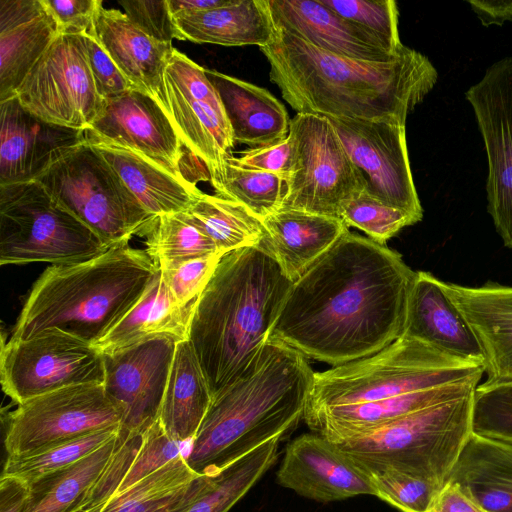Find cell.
I'll return each instance as SVG.
<instances>
[{
	"label": "cell",
	"instance_id": "cell-1",
	"mask_svg": "<svg viewBox=\"0 0 512 512\" xmlns=\"http://www.w3.org/2000/svg\"><path fill=\"white\" fill-rule=\"evenodd\" d=\"M416 273L348 230L293 282L267 340L332 366L371 356L402 335Z\"/></svg>",
	"mask_w": 512,
	"mask_h": 512
},
{
	"label": "cell",
	"instance_id": "cell-2",
	"mask_svg": "<svg viewBox=\"0 0 512 512\" xmlns=\"http://www.w3.org/2000/svg\"><path fill=\"white\" fill-rule=\"evenodd\" d=\"M274 28L260 50L270 64L271 82L297 113L405 124L437 81L429 59L406 46L393 60L362 61Z\"/></svg>",
	"mask_w": 512,
	"mask_h": 512
},
{
	"label": "cell",
	"instance_id": "cell-3",
	"mask_svg": "<svg viewBox=\"0 0 512 512\" xmlns=\"http://www.w3.org/2000/svg\"><path fill=\"white\" fill-rule=\"evenodd\" d=\"M292 284L263 244L222 256L194 306L188 338L212 397L258 355Z\"/></svg>",
	"mask_w": 512,
	"mask_h": 512
},
{
	"label": "cell",
	"instance_id": "cell-4",
	"mask_svg": "<svg viewBox=\"0 0 512 512\" xmlns=\"http://www.w3.org/2000/svg\"><path fill=\"white\" fill-rule=\"evenodd\" d=\"M314 372L307 358L279 341L267 340L232 383L212 397L184 455L199 475H211L274 439L303 419Z\"/></svg>",
	"mask_w": 512,
	"mask_h": 512
},
{
	"label": "cell",
	"instance_id": "cell-5",
	"mask_svg": "<svg viewBox=\"0 0 512 512\" xmlns=\"http://www.w3.org/2000/svg\"><path fill=\"white\" fill-rule=\"evenodd\" d=\"M157 271L146 250L128 242L89 260L51 265L34 282L9 339L59 329L94 345L137 303Z\"/></svg>",
	"mask_w": 512,
	"mask_h": 512
},
{
	"label": "cell",
	"instance_id": "cell-6",
	"mask_svg": "<svg viewBox=\"0 0 512 512\" xmlns=\"http://www.w3.org/2000/svg\"><path fill=\"white\" fill-rule=\"evenodd\" d=\"M483 366L453 358L420 340L401 335L377 353L314 372L305 411L373 402L481 379Z\"/></svg>",
	"mask_w": 512,
	"mask_h": 512
},
{
	"label": "cell",
	"instance_id": "cell-7",
	"mask_svg": "<svg viewBox=\"0 0 512 512\" xmlns=\"http://www.w3.org/2000/svg\"><path fill=\"white\" fill-rule=\"evenodd\" d=\"M473 394L402 416L336 444L363 469H394L446 485L472 435Z\"/></svg>",
	"mask_w": 512,
	"mask_h": 512
},
{
	"label": "cell",
	"instance_id": "cell-8",
	"mask_svg": "<svg viewBox=\"0 0 512 512\" xmlns=\"http://www.w3.org/2000/svg\"><path fill=\"white\" fill-rule=\"evenodd\" d=\"M36 181L108 247L146 235L156 218L85 138L66 149Z\"/></svg>",
	"mask_w": 512,
	"mask_h": 512
},
{
	"label": "cell",
	"instance_id": "cell-9",
	"mask_svg": "<svg viewBox=\"0 0 512 512\" xmlns=\"http://www.w3.org/2000/svg\"><path fill=\"white\" fill-rule=\"evenodd\" d=\"M109 247L36 180L0 185V264L89 260Z\"/></svg>",
	"mask_w": 512,
	"mask_h": 512
},
{
	"label": "cell",
	"instance_id": "cell-10",
	"mask_svg": "<svg viewBox=\"0 0 512 512\" xmlns=\"http://www.w3.org/2000/svg\"><path fill=\"white\" fill-rule=\"evenodd\" d=\"M292 163L280 210L340 219L343 206L366 189L330 120L296 113L290 120Z\"/></svg>",
	"mask_w": 512,
	"mask_h": 512
},
{
	"label": "cell",
	"instance_id": "cell-11",
	"mask_svg": "<svg viewBox=\"0 0 512 512\" xmlns=\"http://www.w3.org/2000/svg\"><path fill=\"white\" fill-rule=\"evenodd\" d=\"M121 409L103 384L64 387L31 398L9 413L7 456H26L93 432L120 427Z\"/></svg>",
	"mask_w": 512,
	"mask_h": 512
},
{
	"label": "cell",
	"instance_id": "cell-12",
	"mask_svg": "<svg viewBox=\"0 0 512 512\" xmlns=\"http://www.w3.org/2000/svg\"><path fill=\"white\" fill-rule=\"evenodd\" d=\"M0 378L17 405L64 387L104 381L103 355L91 344L59 329L25 340H2Z\"/></svg>",
	"mask_w": 512,
	"mask_h": 512
},
{
	"label": "cell",
	"instance_id": "cell-13",
	"mask_svg": "<svg viewBox=\"0 0 512 512\" xmlns=\"http://www.w3.org/2000/svg\"><path fill=\"white\" fill-rule=\"evenodd\" d=\"M15 97L37 117L86 131L101 112L82 34L60 33L26 76Z\"/></svg>",
	"mask_w": 512,
	"mask_h": 512
},
{
	"label": "cell",
	"instance_id": "cell-14",
	"mask_svg": "<svg viewBox=\"0 0 512 512\" xmlns=\"http://www.w3.org/2000/svg\"><path fill=\"white\" fill-rule=\"evenodd\" d=\"M163 95L183 145L204 164L210 178L236 144L205 68L174 48L163 74Z\"/></svg>",
	"mask_w": 512,
	"mask_h": 512
},
{
	"label": "cell",
	"instance_id": "cell-15",
	"mask_svg": "<svg viewBox=\"0 0 512 512\" xmlns=\"http://www.w3.org/2000/svg\"><path fill=\"white\" fill-rule=\"evenodd\" d=\"M366 182L365 192L418 222L423 209L414 185L405 124L386 120L328 118Z\"/></svg>",
	"mask_w": 512,
	"mask_h": 512
},
{
	"label": "cell",
	"instance_id": "cell-16",
	"mask_svg": "<svg viewBox=\"0 0 512 512\" xmlns=\"http://www.w3.org/2000/svg\"><path fill=\"white\" fill-rule=\"evenodd\" d=\"M466 98L488 157V212L504 245L512 249V57L488 68Z\"/></svg>",
	"mask_w": 512,
	"mask_h": 512
},
{
	"label": "cell",
	"instance_id": "cell-17",
	"mask_svg": "<svg viewBox=\"0 0 512 512\" xmlns=\"http://www.w3.org/2000/svg\"><path fill=\"white\" fill-rule=\"evenodd\" d=\"M176 344L156 338L103 355V386L122 411L121 430L143 434L158 421Z\"/></svg>",
	"mask_w": 512,
	"mask_h": 512
},
{
	"label": "cell",
	"instance_id": "cell-18",
	"mask_svg": "<svg viewBox=\"0 0 512 512\" xmlns=\"http://www.w3.org/2000/svg\"><path fill=\"white\" fill-rule=\"evenodd\" d=\"M276 479L280 486L320 503L376 497L368 473L335 443L313 432L287 445Z\"/></svg>",
	"mask_w": 512,
	"mask_h": 512
},
{
	"label": "cell",
	"instance_id": "cell-19",
	"mask_svg": "<svg viewBox=\"0 0 512 512\" xmlns=\"http://www.w3.org/2000/svg\"><path fill=\"white\" fill-rule=\"evenodd\" d=\"M85 132L139 152L152 162L184 177L182 141L165 108L151 95L132 89L104 101L103 108Z\"/></svg>",
	"mask_w": 512,
	"mask_h": 512
},
{
	"label": "cell",
	"instance_id": "cell-20",
	"mask_svg": "<svg viewBox=\"0 0 512 512\" xmlns=\"http://www.w3.org/2000/svg\"><path fill=\"white\" fill-rule=\"evenodd\" d=\"M0 185L36 180L85 131L49 123L14 96L0 102Z\"/></svg>",
	"mask_w": 512,
	"mask_h": 512
},
{
	"label": "cell",
	"instance_id": "cell-21",
	"mask_svg": "<svg viewBox=\"0 0 512 512\" xmlns=\"http://www.w3.org/2000/svg\"><path fill=\"white\" fill-rule=\"evenodd\" d=\"M266 5L274 27L338 56L387 62L404 49L391 53L368 31L343 18L320 0H266Z\"/></svg>",
	"mask_w": 512,
	"mask_h": 512
},
{
	"label": "cell",
	"instance_id": "cell-22",
	"mask_svg": "<svg viewBox=\"0 0 512 512\" xmlns=\"http://www.w3.org/2000/svg\"><path fill=\"white\" fill-rule=\"evenodd\" d=\"M402 335L485 369V356L475 334L446 295L442 281L428 272L416 273Z\"/></svg>",
	"mask_w": 512,
	"mask_h": 512
},
{
	"label": "cell",
	"instance_id": "cell-23",
	"mask_svg": "<svg viewBox=\"0 0 512 512\" xmlns=\"http://www.w3.org/2000/svg\"><path fill=\"white\" fill-rule=\"evenodd\" d=\"M480 380L471 379L373 402L305 411L303 420L311 432L341 444L402 416L473 394Z\"/></svg>",
	"mask_w": 512,
	"mask_h": 512
},
{
	"label": "cell",
	"instance_id": "cell-24",
	"mask_svg": "<svg viewBox=\"0 0 512 512\" xmlns=\"http://www.w3.org/2000/svg\"><path fill=\"white\" fill-rule=\"evenodd\" d=\"M442 287L475 334L485 356V383L512 380V287L488 282Z\"/></svg>",
	"mask_w": 512,
	"mask_h": 512
},
{
	"label": "cell",
	"instance_id": "cell-25",
	"mask_svg": "<svg viewBox=\"0 0 512 512\" xmlns=\"http://www.w3.org/2000/svg\"><path fill=\"white\" fill-rule=\"evenodd\" d=\"M59 34L43 0H0V102L15 96Z\"/></svg>",
	"mask_w": 512,
	"mask_h": 512
},
{
	"label": "cell",
	"instance_id": "cell-26",
	"mask_svg": "<svg viewBox=\"0 0 512 512\" xmlns=\"http://www.w3.org/2000/svg\"><path fill=\"white\" fill-rule=\"evenodd\" d=\"M88 33L128 81L164 107L163 74L174 50L172 44L148 36L124 12L103 5L97 10Z\"/></svg>",
	"mask_w": 512,
	"mask_h": 512
},
{
	"label": "cell",
	"instance_id": "cell-27",
	"mask_svg": "<svg viewBox=\"0 0 512 512\" xmlns=\"http://www.w3.org/2000/svg\"><path fill=\"white\" fill-rule=\"evenodd\" d=\"M84 133L150 215L187 211L203 194L195 182L170 173L139 152Z\"/></svg>",
	"mask_w": 512,
	"mask_h": 512
},
{
	"label": "cell",
	"instance_id": "cell-28",
	"mask_svg": "<svg viewBox=\"0 0 512 512\" xmlns=\"http://www.w3.org/2000/svg\"><path fill=\"white\" fill-rule=\"evenodd\" d=\"M205 72L219 94L235 144L256 149L288 137L291 119L268 90L216 70Z\"/></svg>",
	"mask_w": 512,
	"mask_h": 512
},
{
	"label": "cell",
	"instance_id": "cell-29",
	"mask_svg": "<svg viewBox=\"0 0 512 512\" xmlns=\"http://www.w3.org/2000/svg\"><path fill=\"white\" fill-rule=\"evenodd\" d=\"M262 222L266 231L262 244L292 282L349 230L339 218L298 210H279Z\"/></svg>",
	"mask_w": 512,
	"mask_h": 512
},
{
	"label": "cell",
	"instance_id": "cell-30",
	"mask_svg": "<svg viewBox=\"0 0 512 512\" xmlns=\"http://www.w3.org/2000/svg\"><path fill=\"white\" fill-rule=\"evenodd\" d=\"M195 304L178 305L158 270L137 303L93 346L112 355L156 338L188 340Z\"/></svg>",
	"mask_w": 512,
	"mask_h": 512
},
{
	"label": "cell",
	"instance_id": "cell-31",
	"mask_svg": "<svg viewBox=\"0 0 512 512\" xmlns=\"http://www.w3.org/2000/svg\"><path fill=\"white\" fill-rule=\"evenodd\" d=\"M178 40L222 46L267 45L274 35L266 0H232L211 10L172 16Z\"/></svg>",
	"mask_w": 512,
	"mask_h": 512
},
{
	"label": "cell",
	"instance_id": "cell-32",
	"mask_svg": "<svg viewBox=\"0 0 512 512\" xmlns=\"http://www.w3.org/2000/svg\"><path fill=\"white\" fill-rule=\"evenodd\" d=\"M448 482L489 512H512V444L472 433Z\"/></svg>",
	"mask_w": 512,
	"mask_h": 512
},
{
	"label": "cell",
	"instance_id": "cell-33",
	"mask_svg": "<svg viewBox=\"0 0 512 512\" xmlns=\"http://www.w3.org/2000/svg\"><path fill=\"white\" fill-rule=\"evenodd\" d=\"M211 401L209 384L190 341L177 343L158 421L172 439L190 443Z\"/></svg>",
	"mask_w": 512,
	"mask_h": 512
},
{
	"label": "cell",
	"instance_id": "cell-34",
	"mask_svg": "<svg viewBox=\"0 0 512 512\" xmlns=\"http://www.w3.org/2000/svg\"><path fill=\"white\" fill-rule=\"evenodd\" d=\"M208 475L195 473L182 454L126 490L114 494L98 512H186Z\"/></svg>",
	"mask_w": 512,
	"mask_h": 512
},
{
	"label": "cell",
	"instance_id": "cell-35",
	"mask_svg": "<svg viewBox=\"0 0 512 512\" xmlns=\"http://www.w3.org/2000/svg\"><path fill=\"white\" fill-rule=\"evenodd\" d=\"M118 434L98 450L29 485L24 512H70L101 476L119 445Z\"/></svg>",
	"mask_w": 512,
	"mask_h": 512
},
{
	"label": "cell",
	"instance_id": "cell-36",
	"mask_svg": "<svg viewBox=\"0 0 512 512\" xmlns=\"http://www.w3.org/2000/svg\"><path fill=\"white\" fill-rule=\"evenodd\" d=\"M281 438L271 439L215 474L186 512H228L276 463Z\"/></svg>",
	"mask_w": 512,
	"mask_h": 512
},
{
	"label": "cell",
	"instance_id": "cell-37",
	"mask_svg": "<svg viewBox=\"0 0 512 512\" xmlns=\"http://www.w3.org/2000/svg\"><path fill=\"white\" fill-rule=\"evenodd\" d=\"M186 212L223 254L259 246L266 236L262 220L243 205L217 194L203 193Z\"/></svg>",
	"mask_w": 512,
	"mask_h": 512
},
{
	"label": "cell",
	"instance_id": "cell-38",
	"mask_svg": "<svg viewBox=\"0 0 512 512\" xmlns=\"http://www.w3.org/2000/svg\"><path fill=\"white\" fill-rule=\"evenodd\" d=\"M215 194L246 207L260 220L281 209L286 178L238 165L229 154L209 178Z\"/></svg>",
	"mask_w": 512,
	"mask_h": 512
},
{
	"label": "cell",
	"instance_id": "cell-39",
	"mask_svg": "<svg viewBox=\"0 0 512 512\" xmlns=\"http://www.w3.org/2000/svg\"><path fill=\"white\" fill-rule=\"evenodd\" d=\"M145 236V250L159 271L175 269L188 261L221 253L186 211L158 216Z\"/></svg>",
	"mask_w": 512,
	"mask_h": 512
},
{
	"label": "cell",
	"instance_id": "cell-40",
	"mask_svg": "<svg viewBox=\"0 0 512 512\" xmlns=\"http://www.w3.org/2000/svg\"><path fill=\"white\" fill-rule=\"evenodd\" d=\"M120 427L109 428L58 443L26 456H7L3 475H11L31 483L65 468L98 450L118 434Z\"/></svg>",
	"mask_w": 512,
	"mask_h": 512
},
{
	"label": "cell",
	"instance_id": "cell-41",
	"mask_svg": "<svg viewBox=\"0 0 512 512\" xmlns=\"http://www.w3.org/2000/svg\"><path fill=\"white\" fill-rule=\"evenodd\" d=\"M365 471L370 476L376 497L400 512H427L445 486L431 479L394 469Z\"/></svg>",
	"mask_w": 512,
	"mask_h": 512
},
{
	"label": "cell",
	"instance_id": "cell-42",
	"mask_svg": "<svg viewBox=\"0 0 512 512\" xmlns=\"http://www.w3.org/2000/svg\"><path fill=\"white\" fill-rule=\"evenodd\" d=\"M340 219L363 231L374 242L385 245L401 229L418 221L407 212L388 206L363 191L342 208Z\"/></svg>",
	"mask_w": 512,
	"mask_h": 512
},
{
	"label": "cell",
	"instance_id": "cell-43",
	"mask_svg": "<svg viewBox=\"0 0 512 512\" xmlns=\"http://www.w3.org/2000/svg\"><path fill=\"white\" fill-rule=\"evenodd\" d=\"M322 4L359 25L391 53H399L404 45L398 30L399 12L393 0H320Z\"/></svg>",
	"mask_w": 512,
	"mask_h": 512
},
{
	"label": "cell",
	"instance_id": "cell-44",
	"mask_svg": "<svg viewBox=\"0 0 512 512\" xmlns=\"http://www.w3.org/2000/svg\"><path fill=\"white\" fill-rule=\"evenodd\" d=\"M472 433L512 444V380L477 386L473 395Z\"/></svg>",
	"mask_w": 512,
	"mask_h": 512
},
{
	"label": "cell",
	"instance_id": "cell-45",
	"mask_svg": "<svg viewBox=\"0 0 512 512\" xmlns=\"http://www.w3.org/2000/svg\"><path fill=\"white\" fill-rule=\"evenodd\" d=\"M119 445L110 462L85 496L70 512H98L118 490L143 442V434L119 428Z\"/></svg>",
	"mask_w": 512,
	"mask_h": 512
},
{
	"label": "cell",
	"instance_id": "cell-46",
	"mask_svg": "<svg viewBox=\"0 0 512 512\" xmlns=\"http://www.w3.org/2000/svg\"><path fill=\"white\" fill-rule=\"evenodd\" d=\"M182 445L165 432L159 421L155 422L143 433L142 445L116 493L128 489L181 456Z\"/></svg>",
	"mask_w": 512,
	"mask_h": 512
},
{
	"label": "cell",
	"instance_id": "cell-47",
	"mask_svg": "<svg viewBox=\"0 0 512 512\" xmlns=\"http://www.w3.org/2000/svg\"><path fill=\"white\" fill-rule=\"evenodd\" d=\"M223 255L225 254L216 253L204 256L175 269L160 271L166 287L178 305L189 306L197 302Z\"/></svg>",
	"mask_w": 512,
	"mask_h": 512
},
{
	"label": "cell",
	"instance_id": "cell-48",
	"mask_svg": "<svg viewBox=\"0 0 512 512\" xmlns=\"http://www.w3.org/2000/svg\"><path fill=\"white\" fill-rule=\"evenodd\" d=\"M125 15L148 36L168 44L178 39L167 0L120 1Z\"/></svg>",
	"mask_w": 512,
	"mask_h": 512
},
{
	"label": "cell",
	"instance_id": "cell-49",
	"mask_svg": "<svg viewBox=\"0 0 512 512\" xmlns=\"http://www.w3.org/2000/svg\"><path fill=\"white\" fill-rule=\"evenodd\" d=\"M81 34L90 70L100 97L104 101L114 99L135 89L136 87L120 72L95 37L88 32Z\"/></svg>",
	"mask_w": 512,
	"mask_h": 512
},
{
	"label": "cell",
	"instance_id": "cell-50",
	"mask_svg": "<svg viewBox=\"0 0 512 512\" xmlns=\"http://www.w3.org/2000/svg\"><path fill=\"white\" fill-rule=\"evenodd\" d=\"M56 20L60 33L81 34L88 32L101 0H43Z\"/></svg>",
	"mask_w": 512,
	"mask_h": 512
},
{
	"label": "cell",
	"instance_id": "cell-51",
	"mask_svg": "<svg viewBox=\"0 0 512 512\" xmlns=\"http://www.w3.org/2000/svg\"><path fill=\"white\" fill-rule=\"evenodd\" d=\"M238 165L268 173L278 174L287 179L292 163V147L289 137L284 141L256 149H246L239 156L232 154Z\"/></svg>",
	"mask_w": 512,
	"mask_h": 512
},
{
	"label": "cell",
	"instance_id": "cell-52",
	"mask_svg": "<svg viewBox=\"0 0 512 512\" xmlns=\"http://www.w3.org/2000/svg\"><path fill=\"white\" fill-rule=\"evenodd\" d=\"M427 512H489L473 499L462 487L447 482Z\"/></svg>",
	"mask_w": 512,
	"mask_h": 512
},
{
	"label": "cell",
	"instance_id": "cell-53",
	"mask_svg": "<svg viewBox=\"0 0 512 512\" xmlns=\"http://www.w3.org/2000/svg\"><path fill=\"white\" fill-rule=\"evenodd\" d=\"M29 497V485L24 480L1 475L0 512H24Z\"/></svg>",
	"mask_w": 512,
	"mask_h": 512
},
{
	"label": "cell",
	"instance_id": "cell-54",
	"mask_svg": "<svg viewBox=\"0 0 512 512\" xmlns=\"http://www.w3.org/2000/svg\"><path fill=\"white\" fill-rule=\"evenodd\" d=\"M468 3L485 26H501L505 21H512V0H469Z\"/></svg>",
	"mask_w": 512,
	"mask_h": 512
},
{
	"label": "cell",
	"instance_id": "cell-55",
	"mask_svg": "<svg viewBox=\"0 0 512 512\" xmlns=\"http://www.w3.org/2000/svg\"><path fill=\"white\" fill-rule=\"evenodd\" d=\"M167 2L170 13L174 16L181 13L206 11L226 6L232 0H167Z\"/></svg>",
	"mask_w": 512,
	"mask_h": 512
}]
</instances>
